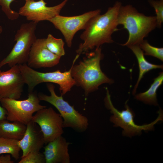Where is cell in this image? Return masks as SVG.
Wrapping results in <instances>:
<instances>
[{
  "label": "cell",
  "instance_id": "obj_1",
  "mask_svg": "<svg viewBox=\"0 0 163 163\" xmlns=\"http://www.w3.org/2000/svg\"><path fill=\"white\" fill-rule=\"evenodd\" d=\"M121 6V3L117 2L104 14H98L90 19L80 36L83 42L76 50L77 55L86 54L104 43L113 42L111 36L118 30L117 17Z\"/></svg>",
  "mask_w": 163,
  "mask_h": 163
},
{
  "label": "cell",
  "instance_id": "obj_2",
  "mask_svg": "<svg viewBox=\"0 0 163 163\" xmlns=\"http://www.w3.org/2000/svg\"><path fill=\"white\" fill-rule=\"evenodd\" d=\"M86 54V56L82 61L75 65L79 56H76L71 67V73L75 85L84 90L86 97L90 93L97 90L101 85L111 84L114 81L109 78L101 69L100 62L103 57L101 46Z\"/></svg>",
  "mask_w": 163,
  "mask_h": 163
},
{
  "label": "cell",
  "instance_id": "obj_3",
  "mask_svg": "<svg viewBox=\"0 0 163 163\" xmlns=\"http://www.w3.org/2000/svg\"><path fill=\"white\" fill-rule=\"evenodd\" d=\"M118 25L128 31L129 37L123 46L139 45L145 37L157 27L155 16H147L139 12L130 5L120 7L118 13Z\"/></svg>",
  "mask_w": 163,
  "mask_h": 163
},
{
  "label": "cell",
  "instance_id": "obj_4",
  "mask_svg": "<svg viewBox=\"0 0 163 163\" xmlns=\"http://www.w3.org/2000/svg\"><path fill=\"white\" fill-rule=\"evenodd\" d=\"M25 84L27 85L28 93L33 91L37 85L43 82L54 83L59 85L61 95L70 91L75 82L71 75V68L67 71L62 72L60 70L42 72L34 70L27 64L18 65Z\"/></svg>",
  "mask_w": 163,
  "mask_h": 163
},
{
  "label": "cell",
  "instance_id": "obj_5",
  "mask_svg": "<svg viewBox=\"0 0 163 163\" xmlns=\"http://www.w3.org/2000/svg\"><path fill=\"white\" fill-rule=\"evenodd\" d=\"M37 23L30 21L21 25L15 35L16 43L9 54L0 62V68L6 65L11 67L27 64L31 47L37 39Z\"/></svg>",
  "mask_w": 163,
  "mask_h": 163
},
{
  "label": "cell",
  "instance_id": "obj_6",
  "mask_svg": "<svg viewBox=\"0 0 163 163\" xmlns=\"http://www.w3.org/2000/svg\"><path fill=\"white\" fill-rule=\"evenodd\" d=\"M106 96L104 101L107 109L110 110L113 114L111 116L110 121L114 124V126H119L123 129V135L131 137L136 135H140L142 131H150L153 130L154 126L159 121L163 120V111L161 109L158 112V115L156 119L152 122L142 125H138L134 122V113L128 105L126 103L125 109L119 111L113 106L110 98L109 91L107 88Z\"/></svg>",
  "mask_w": 163,
  "mask_h": 163
},
{
  "label": "cell",
  "instance_id": "obj_7",
  "mask_svg": "<svg viewBox=\"0 0 163 163\" xmlns=\"http://www.w3.org/2000/svg\"><path fill=\"white\" fill-rule=\"evenodd\" d=\"M50 95L39 93L38 96L40 101L51 104L58 110L63 120V128L69 127L78 132H83L87 129L88 125V118L78 112L66 101L62 96H59L56 93L55 86L51 83L47 85Z\"/></svg>",
  "mask_w": 163,
  "mask_h": 163
},
{
  "label": "cell",
  "instance_id": "obj_8",
  "mask_svg": "<svg viewBox=\"0 0 163 163\" xmlns=\"http://www.w3.org/2000/svg\"><path fill=\"white\" fill-rule=\"evenodd\" d=\"M37 94L33 91L29 93L27 99L22 100L10 98L1 99L2 106L7 111L6 119L12 122L17 121L26 125L32 120L33 114L46 108L40 104Z\"/></svg>",
  "mask_w": 163,
  "mask_h": 163
},
{
  "label": "cell",
  "instance_id": "obj_9",
  "mask_svg": "<svg viewBox=\"0 0 163 163\" xmlns=\"http://www.w3.org/2000/svg\"><path fill=\"white\" fill-rule=\"evenodd\" d=\"M101 12V10L98 9L78 15L66 16L59 15L49 21L61 32L68 46L71 47L75 33L80 30H84L90 19L100 14Z\"/></svg>",
  "mask_w": 163,
  "mask_h": 163
},
{
  "label": "cell",
  "instance_id": "obj_10",
  "mask_svg": "<svg viewBox=\"0 0 163 163\" xmlns=\"http://www.w3.org/2000/svg\"><path fill=\"white\" fill-rule=\"evenodd\" d=\"M32 121L40 127L45 144L61 136L63 133V120L59 113L51 107L40 109L33 116Z\"/></svg>",
  "mask_w": 163,
  "mask_h": 163
},
{
  "label": "cell",
  "instance_id": "obj_11",
  "mask_svg": "<svg viewBox=\"0 0 163 163\" xmlns=\"http://www.w3.org/2000/svg\"><path fill=\"white\" fill-rule=\"evenodd\" d=\"M68 0H64L60 4L52 7L47 6L44 0L27 1L19 8L18 13L20 15L26 17L27 20L37 24L42 21H49L59 15Z\"/></svg>",
  "mask_w": 163,
  "mask_h": 163
},
{
  "label": "cell",
  "instance_id": "obj_12",
  "mask_svg": "<svg viewBox=\"0 0 163 163\" xmlns=\"http://www.w3.org/2000/svg\"><path fill=\"white\" fill-rule=\"evenodd\" d=\"M24 84L18 65L5 71L0 70V99H19Z\"/></svg>",
  "mask_w": 163,
  "mask_h": 163
},
{
  "label": "cell",
  "instance_id": "obj_13",
  "mask_svg": "<svg viewBox=\"0 0 163 163\" xmlns=\"http://www.w3.org/2000/svg\"><path fill=\"white\" fill-rule=\"evenodd\" d=\"M46 38L37 39L33 44L27 64L32 69L52 67L57 65L61 57L47 48Z\"/></svg>",
  "mask_w": 163,
  "mask_h": 163
},
{
  "label": "cell",
  "instance_id": "obj_14",
  "mask_svg": "<svg viewBox=\"0 0 163 163\" xmlns=\"http://www.w3.org/2000/svg\"><path fill=\"white\" fill-rule=\"evenodd\" d=\"M26 126L23 137L18 142L22 151L21 158L31 152L40 151L45 144L43 133L38 124L31 120Z\"/></svg>",
  "mask_w": 163,
  "mask_h": 163
},
{
  "label": "cell",
  "instance_id": "obj_15",
  "mask_svg": "<svg viewBox=\"0 0 163 163\" xmlns=\"http://www.w3.org/2000/svg\"><path fill=\"white\" fill-rule=\"evenodd\" d=\"M71 144L62 135L48 142L43 152L46 163H69L68 148Z\"/></svg>",
  "mask_w": 163,
  "mask_h": 163
},
{
  "label": "cell",
  "instance_id": "obj_16",
  "mask_svg": "<svg viewBox=\"0 0 163 163\" xmlns=\"http://www.w3.org/2000/svg\"><path fill=\"white\" fill-rule=\"evenodd\" d=\"M26 125L17 121L10 123L8 120L0 121V137L20 140L23 137Z\"/></svg>",
  "mask_w": 163,
  "mask_h": 163
},
{
  "label": "cell",
  "instance_id": "obj_17",
  "mask_svg": "<svg viewBox=\"0 0 163 163\" xmlns=\"http://www.w3.org/2000/svg\"><path fill=\"white\" fill-rule=\"evenodd\" d=\"M128 47L132 50L135 55L138 61L139 68V77L133 91V94H134L136 93L139 84L144 75L146 73L153 69H163V66L162 65L154 64L147 61L144 57V52L139 45H131Z\"/></svg>",
  "mask_w": 163,
  "mask_h": 163
},
{
  "label": "cell",
  "instance_id": "obj_18",
  "mask_svg": "<svg viewBox=\"0 0 163 163\" xmlns=\"http://www.w3.org/2000/svg\"><path fill=\"white\" fill-rule=\"evenodd\" d=\"M163 82V72H161L158 77L154 78L153 82L149 89L145 92L135 95V99L146 104L158 105L157 91Z\"/></svg>",
  "mask_w": 163,
  "mask_h": 163
},
{
  "label": "cell",
  "instance_id": "obj_19",
  "mask_svg": "<svg viewBox=\"0 0 163 163\" xmlns=\"http://www.w3.org/2000/svg\"><path fill=\"white\" fill-rule=\"evenodd\" d=\"M18 141L0 137V154H10L15 159L18 160L21 150L18 144Z\"/></svg>",
  "mask_w": 163,
  "mask_h": 163
},
{
  "label": "cell",
  "instance_id": "obj_20",
  "mask_svg": "<svg viewBox=\"0 0 163 163\" xmlns=\"http://www.w3.org/2000/svg\"><path fill=\"white\" fill-rule=\"evenodd\" d=\"M45 43L48 49L54 54L61 57L65 54L64 42L61 38H56L49 34L45 39Z\"/></svg>",
  "mask_w": 163,
  "mask_h": 163
},
{
  "label": "cell",
  "instance_id": "obj_21",
  "mask_svg": "<svg viewBox=\"0 0 163 163\" xmlns=\"http://www.w3.org/2000/svg\"><path fill=\"white\" fill-rule=\"evenodd\" d=\"M143 50L144 55H149L156 57L163 61V48H158L151 45L147 40H144L139 45Z\"/></svg>",
  "mask_w": 163,
  "mask_h": 163
},
{
  "label": "cell",
  "instance_id": "obj_22",
  "mask_svg": "<svg viewBox=\"0 0 163 163\" xmlns=\"http://www.w3.org/2000/svg\"><path fill=\"white\" fill-rule=\"evenodd\" d=\"M21 158L18 163H46L44 154L38 151L31 152L26 156Z\"/></svg>",
  "mask_w": 163,
  "mask_h": 163
},
{
  "label": "cell",
  "instance_id": "obj_23",
  "mask_svg": "<svg viewBox=\"0 0 163 163\" xmlns=\"http://www.w3.org/2000/svg\"><path fill=\"white\" fill-rule=\"evenodd\" d=\"M14 0H0V6L2 11L7 18L11 21L18 19L20 15L18 12L12 10L10 5Z\"/></svg>",
  "mask_w": 163,
  "mask_h": 163
},
{
  "label": "cell",
  "instance_id": "obj_24",
  "mask_svg": "<svg viewBox=\"0 0 163 163\" xmlns=\"http://www.w3.org/2000/svg\"><path fill=\"white\" fill-rule=\"evenodd\" d=\"M149 2L155 11L157 27L160 28L163 22V0H150Z\"/></svg>",
  "mask_w": 163,
  "mask_h": 163
},
{
  "label": "cell",
  "instance_id": "obj_25",
  "mask_svg": "<svg viewBox=\"0 0 163 163\" xmlns=\"http://www.w3.org/2000/svg\"><path fill=\"white\" fill-rule=\"evenodd\" d=\"M14 161L11 160L10 155L7 154L0 156V163H13Z\"/></svg>",
  "mask_w": 163,
  "mask_h": 163
},
{
  "label": "cell",
  "instance_id": "obj_26",
  "mask_svg": "<svg viewBox=\"0 0 163 163\" xmlns=\"http://www.w3.org/2000/svg\"><path fill=\"white\" fill-rule=\"evenodd\" d=\"M0 99V121L6 119L7 111L2 105Z\"/></svg>",
  "mask_w": 163,
  "mask_h": 163
},
{
  "label": "cell",
  "instance_id": "obj_27",
  "mask_svg": "<svg viewBox=\"0 0 163 163\" xmlns=\"http://www.w3.org/2000/svg\"><path fill=\"white\" fill-rule=\"evenodd\" d=\"M3 31V28L0 25V36L2 33Z\"/></svg>",
  "mask_w": 163,
  "mask_h": 163
},
{
  "label": "cell",
  "instance_id": "obj_28",
  "mask_svg": "<svg viewBox=\"0 0 163 163\" xmlns=\"http://www.w3.org/2000/svg\"><path fill=\"white\" fill-rule=\"evenodd\" d=\"M25 1H29V0H24Z\"/></svg>",
  "mask_w": 163,
  "mask_h": 163
}]
</instances>
